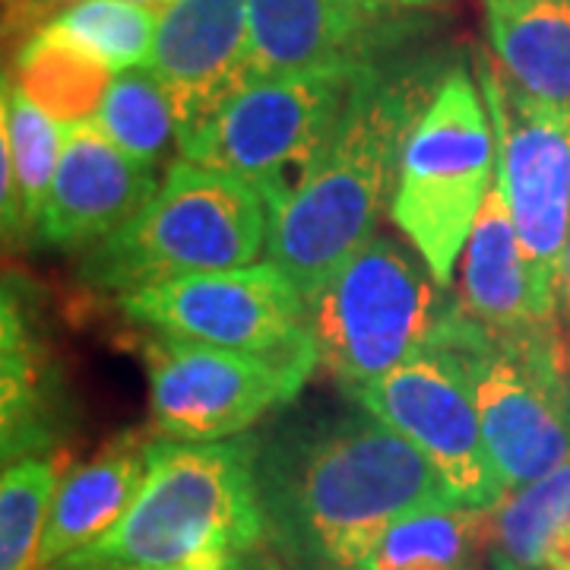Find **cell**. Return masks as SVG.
Wrapping results in <instances>:
<instances>
[{"label":"cell","mask_w":570,"mask_h":570,"mask_svg":"<svg viewBox=\"0 0 570 570\" xmlns=\"http://www.w3.org/2000/svg\"><path fill=\"white\" fill-rule=\"evenodd\" d=\"M10 3V13L17 20H29L32 13H41V10H51L58 7V0H7Z\"/></svg>","instance_id":"obj_30"},{"label":"cell","mask_w":570,"mask_h":570,"mask_svg":"<svg viewBox=\"0 0 570 570\" xmlns=\"http://www.w3.org/2000/svg\"><path fill=\"white\" fill-rule=\"evenodd\" d=\"M482 542H489V510H415L381 535L362 570H469Z\"/></svg>","instance_id":"obj_21"},{"label":"cell","mask_w":570,"mask_h":570,"mask_svg":"<svg viewBox=\"0 0 570 570\" xmlns=\"http://www.w3.org/2000/svg\"><path fill=\"white\" fill-rule=\"evenodd\" d=\"M266 200L254 184L181 159L130 223L89 247L80 279L124 295L250 266L266 250Z\"/></svg>","instance_id":"obj_5"},{"label":"cell","mask_w":570,"mask_h":570,"mask_svg":"<svg viewBox=\"0 0 570 570\" xmlns=\"http://www.w3.org/2000/svg\"><path fill=\"white\" fill-rule=\"evenodd\" d=\"M130 3H140V7H149V10H156V13H159V10L168 7L171 0H130Z\"/></svg>","instance_id":"obj_33"},{"label":"cell","mask_w":570,"mask_h":570,"mask_svg":"<svg viewBox=\"0 0 570 570\" xmlns=\"http://www.w3.org/2000/svg\"><path fill=\"white\" fill-rule=\"evenodd\" d=\"M494 570H520V568H513L510 561H504L501 554H494Z\"/></svg>","instance_id":"obj_34"},{"label":"cell","mask_w":570,"mask_h":570,"mask_svg":"<svg viewBox=\"0 0 570 570\" xmlns=\"http://www.w3.org/2000/svg\"><path fill=\"white\" fill-rule=\"evenodd\" d=\"M266 532L257 444L156 438L149 472L121 520L55 570L178 568L247 554Z\"/></svg>","instance_id":"obj_2"},{"label":"cell","mask_w":570,"mask_h":570,"mask_svg":"<svg viewBox=\"0 0 570 570\" xmlns=\"http://www.w3.org/2000/svg\"><path fill=\"white\" fill-rule=\"evenodd\" d=\"M10 146H13V175L26 232H39L55 171L61 163L63 124L45 115L22 89L10 92Z\"/></svg>","instance_id":"obj_26"},{"label":"cell","mask_w":570,"mask_h":570,"mask_svg":"<svg viewBox=\"0 0 570 570\" xmlns=\"http://www.w3.org/2000/svg\"><path fill=\"white\" fill-rule=\"evenodd\" d=\"M10 92L13 80L0 70V245H17L26 238L13 175V146H10Z\"/></svg>","instance_id":"obj_27"},{"label":"cell","mask_w":570,"mask_h":570,"mask_svg":"<svg viewBox=\"0 0 570 570\" xmlns=\"http://www.w3.org/2000/svg\"><path fill=\"white\" fill-rule=\"evenodd\" d=\"M254 570H257V568H254ZM261 570H273V568H261Z\"/></svg>","instance_id":"obj_36"},{"label":"cell","mask_w":570,"mask_h":570,"mask_svg":"<svg viewBox=\"0 0 570 570\" xmlns=\"http://www.w3.org/2000/svg\"><path fill=\"white\" fill-rule=\"evenodd\" d=\"M352 396L425 456L453 504L491 510L504 498L456 348H428Z\"/></svg>","instance_id":"obj_12"},{"label":"cell","mask_w":570,"mask_h":570,"mask_svg":"<svg viewBox=\"0 0 570 570\" xmlns=\"http://www.w3.org/2000/svg\"><path fill=\"white\" fill-rule=\"evenodd\" d=\"M460 302L396 238L374 235L307 298V330L321 365L348 390L448 346Z\"/></svg>","instance_id":"obj_4"},{"label":"cell","mask_w":570,"mask_h":570,"mask_svg":"<svg viewBox=\"0 0 570 570\" xmlns=\"http://www.w3.org/2000/svg\"><path fill=\"white\" fill-rule=\"evenodd\" d=\"M142 362L156 434L184 444L245 434L266 412L295 400L321 365L314 343L254 355L163 333L142 346Z\"/></svg>","instance_id":"obj_9"},{"label":"cell","mask_w":570,"mask_h":570,"mask_svg":"<svg viewBox=\"0 0 570 570\" xmlns=\"http://www.w3.org/2000/svg\"><path fill=\"white\" fill-rule=\"evenodd\" d=\"M498 70L570 115V0H485Z\"/></svg>","instance_id":"obj_18"},{"label":"cell","mask_w":570,"mask_h":570,"mask_svg":"<svg viewBox=\"0 0 570 570\" xmlns=\"http://www.w3.org/2000/svg\"><path fill=\"white\" fill-rule=\"evenodd\" d=\"M156 190V171L124 156L99 124H63L61 163L39 235L63 250L99 245L130 223Z\"/></svg>","instance_id":"obj_15"},{"label":"cell","mask_w":570,"mask_h":570,"mask_svg":"<svg viewBox=\"0 0 570 570\" xmlns=\"http://www.w3.org/2000/svg\"><path fill=\"white\" fill-rule=\"evenodd\" d=\"M58 3H67V7H70V3H77V0H58Z\"/></svg>","instance_id":"obj_35"},{"label":"cell","mask_w":570,"mask_h":570,"mask_svg":"<svg viewBox=\"0 0 570 570\" xmlns=\"http://www.w3.org/2000/svg\"><path fill=\"white\" fill-rule=\"evenodd\" d=\"M273 485L305 549L333 570H362L396 520L453 504L425 456L374 415L311 434Z\"/></svg>","instance_id":"obj_3"},{"label":"cell","mask_w":570,"mask_h":570,"mask_svg":"<svg viewBox=\"0 0 570 570\" xmlns=\"http://www.w3.org/2000/svg\"><path fill=\"white\" fill-rule=\"evenodd\" d=\"M0 348L7 352H29V330L22 321L17 298L0 285Z\"/></svg>","instance_id":"obj_28"},{"label":"cell","mask_w":570,"mask_h":570,"mask_svg":"<svg viewBox=\"0 0 570 570\" xmlns=\"http://www.w3.org/2000/svg\"><path fill=\"white\" fill-rule=\"evenodd\" d=\"M121 311L163 336L273 355L311 340L302 288L273 261L142 285L118 298Z\"/></svg>","instance_id":"obj_11"},{"label":"cell","mask_w":570,"mask_h":570,"mask_svg":"<svg viewBox=\"0 0 570 570\" xmlns=\"http://www.w3.org/2000/svg\"><path fill=\"white\" fill-rule=\"evenodd\" d=\"M156 22V10L130 0H77L45 26L121 73L149 63Z\"/></svg>","instance_id":"obj_24"},{"label":"cell","mask_w":570,"mask_h":570,"mask_svg":"<svg viewBox=\"0 0 570 570\" xmlns=\"http://www.w3.org/2000/svg\"><path fill=\"white\" fill-rule=\"evenodd\" d=\"M55 444L48 377L32 352L0 348V469L39 456Z\"/></svg>","instance_id":"obj_25"},{"label":"cell","mask_w":570,"mask_h":570,"mask_svg":"<svg viewBox=\"0 0 570 570\" xmlns=\"http://www.w3.org/2000/svg\"><path fill=\"white\" fill-rule=\"evenodd\" d=\"M561 295L568 302V317H570V242L568 250H564V269H561Z\"/></svg>","instance_id":"obj_32"},{"label":"cell","mask_w":570,"mask_h":570,"mask_svg":"<svg viewBox=\"0 0 570 570\" xmlns=\"http://www.w3.org/2000/svg\"><path fill=\"white\" fill-rule=\"evenodd\" d=\"M377 7H393V10H434V7H448L453 0H365Z\"/></svg>","instance_id":"obj_31"},{"label":"cell","mask_w":570,"mask_h":570,"mask_svg":"<svg viewBox=\"0 0 570 570\" xmlns=\"http://www.w3.org/2000/svg\"><path fill=\"white\" fill-rule=\"evenodd\" d=\"M444 73L438 58H381L362 67L317 156L266 206L269 261L302 288L305 302L377 235L403 146Z\"/></svg>","instance_id":"obj_1"},{"label":"cell","mask_w":570,"mask_h":570,"mask_svg":"<svg viewBox=\"0 0 570 570\" xmlns=\"http://www.w3.org/2000/svg\"><path fill=\"white\" fill-rule=\"evenodd\" d=\"M456 348L482 438L504 494L527 489L570 456V352L564 336L498 340L460 311Z\"/></svg>","instance_id":"obj_7"},{"label":"cell","mask_w":570,"mask_h":570,"mask_svg":"<svg viewBox=\"0 0 570 570\" xmlns=\"http://www.w3.org/2000/svg\"><path fill=\"white\" fill-rule=\"evenodd\" d=\"M355 73L250 80L178 149L187 163L235 175L254 184L266 206L276 204L326 142Z\"/></svg>","instance_id":"obj_10"},{"label":"cell","mask_w":570,"mask_h":570,"mask_svg":"<svg viewBox=\"0 0 570 570\" xmlns=\"http://www.w3.org/2000/svg\"><path fill=\"white\" fill-rule=\"evenodd\" d=\"M489 542L520 570H570V456L489 510Z\"/></svg>","instance_id":"obj_19"},{"label":"cell","mask_w":570,"mask_h":570,"mask_svg":"<svg viewBox=\"0 0 570 570\" xmlns=\"http://www.w3.org/2000/svg\"><path fill=\"white\" fill-rule=\"evenodd\" d=\"M250 80L355 73L412 32L406 10L365 0H247Z\"/></svg>","instance_id":"obj_13"},{"label":"cell","mask_w":570,"mask_h":570,"mask_svg":"<svg viewBox=\"0 0 570 570\" xmlns=\"http://www.w3.org/2000/svg\"><path fill=\"white\" fill-rule=\"evenodd\" d=\"M111 80L115 70L108 63L58 36L51 26H41L17 55L13 86L58 124H80L99 115Z\"/></svg>","instance_id":"obj_20"},{"label":"cell","mask_w":570,"mask_h":570,"mask_svg":"<svg viewBox=\"0 0 570 570\" xmlns=\"http://www.w3.org/2000/svg\"><path fill=\"white\" fill-rule=\"evenodd\" d=\"M494 168L498 140L479 80L453 63L409 134L390 200V219L444 288L456 276Z\"/></svg>","instance_id":"obj_6"},{"label":"cell","mask_w":570,"mask_h":570,"mask_svg":"<svg viewBox=\"0 0 570 570\" xmlns=\"http://www.w3.org/2000/svg\"><path fill=\"white\" fill-rule=\"evenodd\" d=\"M63 460L26 456L0 469V570H39V549Z\"/></svg>","instance_id":"obj_23"},{"label":"cell","mask_w":570,"mask_h":570,"mask_svg":"<svg viewBox=\"0 0 570 570\" xmlns=\"http://www.w3.org/2000/svg\"><path fill=\"white\" fill-rule=\"evenodd\" d=\"M115 570H254V568H247L245 554H228V558H213V561H197V564H178V568H115Z\"/></svg>","instance_id":"obj_29"},{"label":"cell","mask_w":570,"mask_h":570,"mask_svg":"<svg viewBox=\"0 0 570 570\" xmlns=\"http://www.w3.org/2000/svg\"><path fill=\"white\" fill-rule=\"evenodd\" d=\"M178 124V146L250 82L247 0H171L146 63Z\"/></svg>","instance_id":"obj_14"},{"label":"cell","mask_w":570,"mask_h":570,"mask_svg":"<svg viewBox=\"0 0 570 570\" xmlns=\"http://www.w3.org/2000/svg\"><path fill=\"white\" fill-rule=\"evenodd\" d=\"M460 311L469 324L498 340H546L561 330L539 324L532 307L530 276L510 213L508 178L498 163L479 216L469 228L460 266Z\"/></svg>","instance_id":"obj_16"},{"label":"cell","mask_w":570,"mask_h":570,"mask_svg":"<svg viewBox=\"0 0 570 570\" xmlns=\"http://www.w3.org/2000/svg\"><path fill=\"white\" fill-rule=\"evenodd\" d=\"M105 137L146 168H159L178 146V124L163 82L149 67H130L115 73L99 115L92 118Z\"/></svg>","instance_id":"obj_22"},{"label":"cell","mask_w":570,"mask_h":570,"mask_svg":"<svg viewBox=\"0 0 570 570\" xmlns=\"http://www.w3.org/2000/svg\"><path fill=\"white\" fill-rule=\"evenodd\" d=\"M153 444V438L127 431L92 460L63 472L41 532L39 570H55L121 520L149 472Z\"/></svg>","instance_id":"obj_17"},{"label":"cell","mask_w":570,"mask_h":570,"mask_svg":"<svg viewBox=\"0 0 570 570\" xmlns=\"http://www.w3.org/2000/svg\"><path fill=\"white\" fill-rule=\"evenodd\" d=\"M475 80L498 140L508 200L539 324L558 330L561 269L570 242V115L517 89L489 55Z\"/></svg>","instance_id":"obj_8"}]
</instances>
